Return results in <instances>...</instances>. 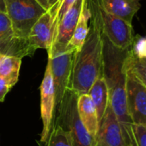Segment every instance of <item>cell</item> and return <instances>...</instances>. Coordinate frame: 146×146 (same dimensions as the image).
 Listing matches in <instances>:
<instances>
[{
  "label": "cell",
  "mask_w": 146,
  "mask_h": 146,
  "mask_svg": "<svg viewBox=\"0 0 146 146\" xmlns=\"http://www.w3.org/2000/svg\"><path fill=\"white\" fill-rule=\"evenodd\" d=\"M126 73L127 108L131 121L133 124L146 127V87L126 69Z\"/></svg>",
  "instance_id": "30bf717a"
},
{
  "label": "cell",
  "mask_w": 146,
  "mask_h": 146,
  "mask_svg": "<svg viewBox=\"0 0 146 146\" xmlns=\"http://www.w3.org/2000/svg\"><path fill=\"white\" fill-rule=\"evenodd\" d=\"M132 131L136 146H146V127L133 124Z\"/></svg>",
  "instance_id": "7402d4cb"
},
{
  "label": "cell",
  "mask_w": 146,
  "mask_h": 146,
  "mask_svg": "<svg viewBox=\"0 0 146 146\" xmlns=\"http://www.w3.org/2000/svg\"><path fill=\"white\" fill-rule=\"evenodd\" d=\"M0 11L5 12V5H4V0H0Z\"/></svg>",
  "instance_id": "d4e9b609"
},
{
  "label": "cell",
  "mask_w": 146,
  "mask_h": 146,
  "mask_svg": "<svg viewBox=\"0 0 146 146\" xmlns=\"http://www.w3.org/2000/svg\"><path fill=\"white\" fill-rule=\"evenodd\" d=\"M77 97L71 90L66 91L53 124L60 125L68 133L72 146H95V140L79 118Z\"/></svg>",
  "instance_id": "3957f363"
},
{
  "label": "cell",
  "mask_w": 146,
  "mask_h": 146,
  "mask_svg": "<svg viewBox=\"0 0 146 146\" xmlns=\"http://www.w3.org/2000/svg\"><path fill=\"white\" fill-rule=\"evenodd\" d=\"M40 117L42 120V132L40 141L47 143L54 121L55 114V92L52 74L49 61L46 68L40 86Z\"/></svg>",
  "instance_id": "ba28073f"
},
{
  "label": "cell",
  "mask_w": 146,
  "mask_h": 146,
  "mask_svg": "<svg viewBox=\"0 0 146 146\" xmlns=\"http://www.w3.org/2000/svg\"><path fill=\"white\" fill-rule=\"evenodd\" d=\"M132 54L139 60L146 58V38L140 35L134 36L133 44L130 47Z\"/></svg>",
  "instance_id": "ffe728a7"
},
{
  "label": "cell",
  "mask_w": 146,
  "mask_h": 146,
  "mask_svg": "<svg viewBox=\"0 0 146 146\" xmlns=\"http://www.w3.org/2000/svg\"><path fill=\"white\" fill-rule=\"evenodd\" d=\"M102 7L109 13L133 25V20L141 4L139 0H101Z\"/></svg>",
  "instance_id": "5bb4252c"
},
{
  "label": "cell",
  "mask_w": 146,
  "mask_h": 146,
  "mask_svg": "<svg viewBox=\"0 0 146 146\" xmlns=\"http://www.w3.org/2000/svg\"><path fill=\"white\" fill-rule=\"evenodd\" d=\"M76 1L77 0H59L57 3L48 10L51 15L55 18L57 24L61 20L65 12L74 4Z\"/></svg>",
  "instance_id": "44dd1931"
},
{
  "label": "cell",
  "mask_w": 146,
  "mask_h": 146,
  "mask_svg": "<svg viewBox=\"0 0 146 146\" xmlns=\"http://www.w3.org/2000/svg\"><path fill=\"white\" fill-rule=\"evenodd\" d=\"M88 94L94 103L100 124L108 106V89L103 74L99 76L93 83Z\"/></svg>",
  "instance_id": "2e32d148"
},
{
  "label": "cell",
  "mask_w": 146,
  "mask_h": 146,
  "mask_svg": "<svg viewBox=\"0 0 146 146\" xmlns=\"http://www.w3.org/2000/svg\"><path fill=\"white\" fill-rule=\"evenodd\" d=\"M28 40L18 38L11 21L5 12L0 11V54L20 58L30 56L34 53Z\"/></svg>",
  "instance_id": "9c48e42d"
},
{
  "label": "cell",
  "mask_w": 146,
  "mask_h": 146,
  "mask_svg": "<svg viewBox=\"0 0 146 146\" xmlns=\"http://www.w3.org/2000/svg\"><path fill=\"white\" fill-rule=\"evenodd\" d=\"M75 50H69L62 54L57 55L52 58H48L53 80L55 92V114L59 109L64 96L69 88Z\"/></svg>",
  "instance_id": "8992f818"
},
{
  "label": "cell",
  "mask_w": 146,
  "mask_h": 146,
  "mask_svg": "<svg viewBox=\"0 0 146 146\" xmlns=\"http://www.w3.org/2000/svg\"><path fill=\"white\" fill-rule=\"evenodd\" d=\"M47 146H72L68 133L59 124H53L50 133Z\"/></svg>",
  "instance_id": "d6986e66"
},
{
  "label": "cell",
  "mask_w": 146,
  "mask_h": 146,
  "mask_svg": "<svg viewBox=\"0 0 146 146\" xmlns=\"http://www.w3.org/2000/svg\"><path fill=\"white\" fill-rule=\"evenodd\" d=\"M90 16H91V13H90L88 1L84 0L82 11L80 14V17L78 19V21L74 30V33L72 34V37L68 44L67 50H73L75 51H78L81 49L89 33V22Z\"/></svg>",
  "instance_id": "9a60e30c"
},
{
  "label": "cell",
  "mask_w": 146,
  "mask_h": 146,
  "mask_svg": "<svg viewBox=\"0 0 146 146\" xmlns=\"http://www.w3.org/2000/svg\"><path fill=\"white\" fill-rule=\"evenodd\" d=\"M99 11L102 31L106 38L115 48L121 50H128L134 38L133 25L108 12L102 7L101 0L99 1Z\"/></svg>",
  "instance_id": "5b68a950"
},
{
  "label": "cell",
  "mask_w": 146,
  "mask_h": 146,
  "mask_svg": "<svg viewBox=\"0 0 146 146\" xmlns=\"http://www.w3.org/2000/svg\"><path fill=\"white\" fill-rule=\"evenodd\" d=\"M56 28L55 18L48 10L46 11L34 24L28 33V41L29 45L35 50L43 49L48 52L54 41Z\"/></svg>",
  "instance_id": "7c38bea8"
},
{
  "label": "cell",
  "mask_w": 146,
  "mask_h": 146,
  "mask_svg": "<svg viewBox=\"0 0 146 146\" xmlns=\"http://www.w3.org/2000/svg\"><path fill=\"white\" fill-rule=\"evenodd\" d=\"M78 115L88 133L96 142L99 130V121L94 103L88 93L81 94L77 97Z\"/></svg>",
  "instance_id": "4fadbf2b"
},
{
  "label": "cell",
  "mask_w": 146,
  "mask_h": 146,
  "mask_svg": "<svg viewBox=\"0 0 146 146\" xmlns=\"http://www.w3.org/2000/svg\"><path fill=\"white\" fill-rule=\"evenodd\" d=\"M46 11L52 9L59 0H36Z\"/></svg>",
  "instance_id": "cb8c5ba5"
},
{
  "label": "cell",
  "mask_w": 146,
  "mask_h": 146,
  "mask_svg": "<svg viewBox=\"0 0 146 146\" xmlns=\"http://www.w3.org/2000/svg\"><path fill=\"white\" fill-rule=\"evenodd\" d=\"M4 5L15 35L24 40H28L32 27L46 11L36 0H4Z\"/></svg>",
  "instance_id": "277c9868"
},
{
  "label": "cell",
  "mask_w": 146,
  "mask_h": 146,
  "mask_svg": "<svg viewBox=\"0 0 146 146\" xmlns=\"http://www.w3.org/2000/svg\"><path fill=\"white\" fill-rule=\"evenodd\" d=\"M125 66L126 69L133 74L135 78L146 87V66L139 62V60L132 54L130 48L126 56Z\"/></svg>",
  "instance_id": "ac0fdd59"
},
{
  "label": "cell",
  "mask_w": 146,
  "mask_h": 146,
  "mask_svg": "<svg viewBox=\"0 0 146 146\" xmlns=\"http://www.w3.org/2000/svg\"><path fill=\"white\" fill-rule=\"evenodd\" d=\"M22 58L12 56H3L0 59V78L4 80L10 87L18 81Z\"/></svg>",
  "instance_id": "e0dca14e"
},
{
  "label": "cell",
  "mask_w": 146,
  "mask_h": 146,
  "mask_svg": "<svg viewBox=\"0 0 146 146\" xmlns=\"http://www.w3.org/2000/svg\"><path fill=\"white\" fill-rule=\"evenodd\" d=\"M91 16L87 38L75 52L68 90L77 96L88 93L93 83L102 74L104 37L99 11L100 0H87Z\"/></svg>",
  "instance_id": "6da1fadb"
},
{
  "label": "cell",
  "mask_w": 146,
  "mask_h": 146,
  "mask_svg": "<svg viewBox=\"0 0 146 146\" xmlns=\"http://www.w3.org/2000/svg\"><path fill=\"white\" fill-rule=\"evenodd\" d=\"M138 60H139V59H138ZM139 62L141 64H143V65L146 66V58L145 59H142V60H139Z\"/></svg>",
  "instance_id": "4316f807"
},
{
  "label": "cell",
  "mask_w": 146,
  "mask_h": 146,
  "mask_svg": "<svg viewBox=\"0 0 146 146\" xmlns=\"http://www.w3.org/2000/svg\"><path fill=\"white\" fill-rule=\"evenodd\" d=\"M83 1L84 0H77L58 22L54 41L51 50L47 52L48 58H52L67 50L68 44L80 17Z\"/></svg>",
  "instance_id": "52a82bcc"
},
{
  "label": "cell",
  "mask_w": 146,
  "mask_h": 146,
  "mask_svg": "<svg viewBox=\"0 0 146 146\" xmlns=\"http://www.w3.org/2000/svg\"><path fill=\"white\" fill-rule=\"evenodd\" d=\"M95 146H106V145H105L104 144H102V142H100V141H98V140H97V141L96 142V145H95Z\"/></svg>",
  "instance_id": "484cf974"
},
{
  "label": "cell",
  "mask_w": 146,
  "mask_h": 146,
  "mask_svg": "<svg viewBox=\"0 0 146 146\" xmlns=\"http://www.w3.org/2000/svg\"><path fill=\"white\" fill-rule=\"evenodd\" d=\"M97 140L106 146H134L127 138L109 104L99 124Z\"/></svg>",
  "instance_id": "8fae6325"
},
{
  "label": "cell",
  "mask_w": 146,
  "mask_h": 146,
  "mask_svg": "<svg viewBox=\"0 0 146 146\" xmlns=\"http://www.w3.org/2000/svg\"><path fill=\"white\" fill-rule=\"evenodd\" d=\"M102 74L108 89V104L121 124L127 138L134 146L126 96V73L125 60L128 50H121L113 46L104 36Z\"/></svg>",
  "instance_id": "7a4b0ae2"
},
{
  "label": "cell",
  "mask_w": 146,
  "mask_h": 146,
  "mask_svg": "<svg viewBox=\"0 0 146 146\" xmlns=\"http://www.w3.org/2000/svg\"><path fill=\"white\" fill-rule=\"evenodd\" d=\"M11 87L2 78H0V102H3L7 93L9 92Z\"/></svg>",
  "instance_id": "603a6c76"
},
{
  "label": "cell",
  "mask_w": 146,
  "mask_h": 146,
  "mask_svg": "<svg viewBox=\"0 0 146 146\" xmlns=\"http://www.w3.org/2000/svg\"><path fill=\"white\" fill-rule=\"evenodd\" d=\"M3 56V55H2V54H0V59H1V57H2Z\"/></svg>",
  "instance_id": "83f0119b"
}]
</instances>
